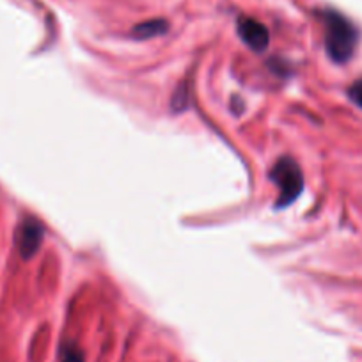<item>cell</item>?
I'll return each mask as SVG.
<instances>
[{"label": "cell", "mask_w": 362, "mask_h": 362, "mask_svg": "<svg viewBox=\"0 0 362 362\" xmlns=\"http://www.w3.org/2000/svg\"><path fill=\"white\" fill-rule=\"evenodd\" d=\"M270 180L274 181V185L279 189V197H277L276 210L290 206L291 203L298 199V196L304 190V174H302L300 167L290 156H283L276 162V165L272 167L268 173Z\"/></svg>", "instance_id": "2"}, {"label": "cell", "mask_w": 362, "mask_h": 362, "mask_svg": "<svg viewBox=\"0 0 362 362\" xmlns=\"http://www.w3.org/2000/svg\"><path fill=\"white\" fill-rule=\"evenodd\" d=\"M45 226L37 218L25 217L16 228V247L23 259H33L43 245Z\"/></svg>", "instance_id": "3"}, {"label": "cell", "mask_w": 362, "mask_h": 362, "mask_svg": "<svg viewBox=\"0 0 362 362\" xmlns=\"http://www.w3.org/2000/svg\"><path fill=\"white\" fill-rule=\"evenodd\" d=\"M167 29H169V23L165 20L155 18L135 25L134 30H132V36L137 37V40H153V37H158L162 34H165Z\"/></svg>", "instance_id": "5"}, {"label": "cell", "mask_w": 362, "mask_h": 362, "mask_svg": "<svg viewBox=\"0 0 362 362\" xmlns=\"http://www.w3.org/2000/svg\"><path fill=\"white\" fill-rule=\"evenodd\" d=\"M348 98H350L358 109H362V78L355 80V82L348 87Z\"/></svg>", "instance_id": "7"}, {"label": "cell", "mask_w": 362, "mask_h": 362, "mask_svg": "<svg viewBox=\"0 0 362 362\" xmlns=\"http://www.w3.org/2000/svg\"><path fill=\"white\" fill-rule=\"evenodd\" d=\"M61 362H86V358H83V351L78 346H75V344H66L62 348Z\"/></svg>", "instance_id": "6"}, {"label": "cell", "mask_w": 362, "mask_h": 362, "mask_svg": "<svg viewBox=\"0 0 362 362\" xmlns=\"http://www.w3.org/2000/svg\"><path fill=\"white\" fill-rule=\"evenodd\" d=\"M236 33H238L240 40L254 50L256 54H263L270 43V33L267 27L256 18H249V16H242L236 23Z\"/></svg>", "instance_id": "4"}, {"label": "cell", "mask_w": 362, "mask_h": 362, "mask_svg": "<svg viewBox=\"0 0 362 362\" xmlns=\"http://www.w3.org/2000/svg\"><path fill=\"white\" fill-rule=\"evenodd\" d=\"M323 43L329 57L336 64H346L355 54L358 43V30L354 23L334 9L322 13Z\"/></svg>", "instance_id": "1"}]
</instances>
